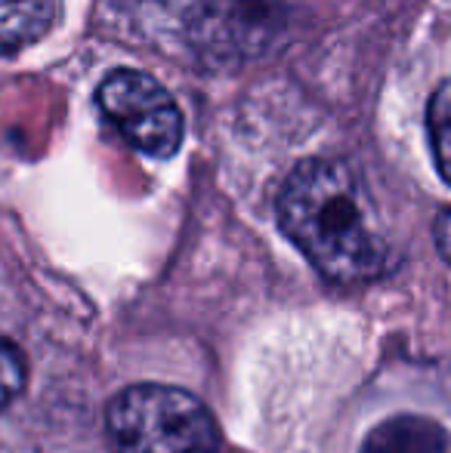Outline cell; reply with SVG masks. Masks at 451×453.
<instances>
[{"instance_id":"obj_1","label":"cell","mask_w":451,"mask_h":453,"mask_svg":"<svg viewBox=\"0 0 451 453\" xmlns=\"http://www.w3.org/2000/svg\"><path fill=\"white\" fill-rule=\"evenodd\" d=\"M278 226L325 278L338 284L374 280L390 265V244L359 173L349 164L315 157L278 191Z\"/></svg>"},{"instance_id":"obj_2","label":"cell","mask_w":451,"mask_h":453,"mask_svg":"<svg viewBox=\"0 0 451 453\" xmlns=\"http://www.w3.org/2000/svg\"><path fill=\"white\" fill-rule=\"evenodd\" d=\"M112 453H220V429L195 395L174 386H130L105 407Z\"/></svg>"},{"instance_id":"obj_3","label":"cell","mask_w":451,"mask_h":453,"mask_svg":"<svg viewBox=\"0 0 451 453\" xmlns=\"http://www.w3.org/2000/svg\"><path fill=\"white\" fill-rule=\"evenodd\" d=\"M97 102L133 149L152 157L176 155L183 142V114L155 78L130 68L112 72L99 84Z\"/></svg>"},{"instance_id":"obj_4","label":"cell","mask_w":451,"mask_h":453,"mask_svg":"<svg viewBox=\"0 0 451 453\" xmlns=\"http://www.w3.org/2000/svg\"><path fill=\"white\" fill-rule=\"evenodd\" d=\"M56 19V0H0V56L35 43Z\"/></svg>"},{"instance_id":"obj_5","label":"cell","mask_w":451,"mask_h":453,"mask_svg":"<svg viewBox=\"0 0 451 453\" xmlns=\"http://www.w3.org/2000/svg\"><path fill=\"white\" fill-rule=\"evenodd\" d=\"M118 6L145 31H174L205 22L214 0H118Z\"/></svg>"},{"instance_id":"obj_6","label":"cell","mask_w":451,"mask_h":453,"mask_svg":"<svg viewBox=\"0 0 451 453\" xmlns=\"http://www.w3.org/2000/svg\"><path fill=\"white\" fill-rule=\"evenodd\" d=\"M427 130H430V149H433L436 167L442 180L451 185V84L439 87L430 99L427 108Z\"/></svg>"},{"instance_id":"obj_7","label":"cell","mask_w":451,"mask_h":453,"mask_svg":"<svg viewBox=\"0 0 451 453\" xmlns=\"http://www.w3.org/2000/svg\"><path fill=\"white\" fill-rule=\"evenodd\" d=\"M25 358L12 342L0 340V413L19 398V392L25 388Z\"/></svg>"},{"instance_id":"obj_8","label":"cell","mask_w":451,"mask_h":453,"mask_svg":"<svg viewBox=\"0 0 451 453\" xmlns=\"http://www.w3.org/2000/svg\"><path fill=\"white\" fill-rule=\"evenodd\" d=\"M436 244H439L442 257L451 263V210H446L436 222Z\"/></svg>"}]
</instances>
